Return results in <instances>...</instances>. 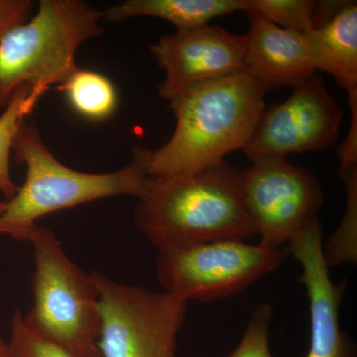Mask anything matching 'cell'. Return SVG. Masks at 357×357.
I'll list each match as a JSON object with an SVG mask.
<instances>
[{"mask_svg": "<svg viewBox=\"0 0 357 357\" xmlns=\"http://www.w3.org/2000/svg\"><path fill=\"white\" fill-rule=\"evenodd\" d=\"M265 95L246 70L183 89L168 102L176 119L172 137L148 148L147 175H192L243 149L266 109Z\"/></svg>", "mask_w": 357, "mask_h": 357, "instance_id": "6da1fadb", "label": "cell"}, {"mask_svg": "<svg viewBox=\"0 0 357 357\" xmlns=\"http://www.w3.org/2000/svg\"><path fill=\"white\" fill-rule=\"evenodd\" d=\"M134 223L158 251L257 236L244 204L241 170L225 161L190 176L149 177Z\"/></svg>", "mask_w": 357, "mask_h": 357, "instance_id": "7a4b0ae2", "label": "cell"}, {"mask_svg": "<svg viewBox=\"0 0 357 357\" xmlns=\"http://www.w3.org/2000/svg\"><path fill=\"white\" fill-rule=\"evenodd\" d=\"M147 150L134 147L128 165L114 172H82L61 163L36 126L24 122L14 140L13 152L15 161L25 166V180L6 201L0 217V234L29 241L38 227L37 220L49 213L109 197L138 198L149 180Z\"/></svg>", "mask_w": 357, "mask_h": 357, "instance_id": "3957f363", "label": "cell"}, {"mask_svg": "<svg viewBox=\"0 0 357 357\" xmlns=\"http://www.w3.org/2000/svg\"><path fill=\"white\" fill-rule=\"evenodd\" d=\"M102 11L82 0H40L31 20L0 38V109L23 84L42 98L79 67L77 49L102 34Z\"/></svg>", "mask_w": 357, "mask_h": 357, "instance_id": "277c9868", "label": "cell"}, {"mask_svg": "<svg viewBox=\"0 0 357 357\" xmlns=\"http://www.w3.org/2000/svg\"><path fill=\"white\" fill-rule=\"evenodd\" d=\"M29 243L34 305L24 314L26 324L70 357H100V292L93 274L77 267L46 227H37Z\"/></svg>", "mask_w": 357, "mask_h": 357, "instance_id": "5b68a950", "label": "cell"}, {"mask_svg": "<svg viewBox=\"0 0 357 357\" xmlns=\"http://www.w3.org/2000/svg\"><path fill=\"white\" fill-rule=\"evenodd\" d=\"M287 248L220 241L158 251L156 278L164 291L190 301L211 302L243 292L288 257Z\"/></svg>", "mask_w": 357, "mask_h": 357, "instance_id": "8992f818", "label": "cell"}, {"mask_svg": "<svg viewBox=\"0 0 357 357\" xmlns=\"http://www.w3.org/2000/svg\"><path fill=\"white\" fill-rule=\"evenodd\" d=\"M93 274L100 292V357H178L188 302Z\"/></svg>", "mask_w": 357, "mask_h": 357, "instance_id": "52a82bcc", "label": "cell"}, {"mask_svg": "<svg viewBox=\"0 0 357 357\" xmlns=\"http://www.w3.org/2000/svg\"><path fill=\"white\" fill-rule=\"evenodd\" d=\"M244 204L260 243L281 248L318 217L324 192L311 171L287 158H264L241 170Z\"/></svg>", "mask_w": 357, "mask_h": 357, "instance_id": "ba28073f", "label": "cell"}, {"mask_svg": "<svg viewBox=\"0 0 357 357\" xmlns=\"http://www.w3.org/2000/svg\"><path fill=\"white\" fill-rule=\"evenodd\" d=\"M344 112L318 74L294 88L286 102L263 112L243 150L251 162L286 158L335 144Z\"/></svg>", "mask_w": 357, "mask_h": 357, "instance_id": "9c48e42d", "label": "cell"}, {"mask_svg": "<svg viewBox=\"0 0 357 357\" xmlns=\"http://www.w3.org/2000/svg\"><path fill=\"white\" fill-rule=\"evenodd\" d=\"M150 51L165 73L158 93L167 102L195 84L245 70L243 36L220 26L176 30L160 37Z\"/></svg>", "mask_w": 357, "mask_h": 357, "instance_id": "30bf717a", "label": "cell"}, {"mask_svg": "<svg viewBox=\"0 0 357 357\" xmlns=\"http://www.w3.org/2000/svg\"><path fill=\"white\" fill-rule=\"evenodd\" d=\"M323 227L312 218L286 246L302 267L299 281L310 303L311 344L307 357H356L354 344L340 323L347 281L335 283L323 253Z\"/></svg>", "mask_w": 357, "mask_h": 357, "instance_id": "8fae6325", "label": "cell"}, {"mask_svg": "<svg viewBox=\"0 0 357 357\" xmlns=\"http://www.w3.org/2000/svg\"><path fill=\"white\" fill-rule=\"evenodd\" d=\"M248 16L244 38V67L265 93L300 86L317 70L310 57L305 35L282 29L257 14Z\"/></svg>", "mask_w": 357, "mask_h": 357, "instance_id": "7c38bea8", "label": "cell"}, {"mask_svg": "<svg viewBox=\"0 0 357 357\" xmlns=\"http://www.w3.org/2000/svg\"><path fill=\"white\" fill-rule=\"evenodd\" d=\"M310 57L317 70L333 77L347 89L349 100H357V4H349L328 24L305 34Z\"/></svg>", "mask_w": 357, "mask_h": 357, "instance_id": "4fadbf2b", "label": "cell"}, {"mask_svg": "<svg viewBox=\"0 0 357 357\" xmlns=\"http://www.w3.org/2000/svg\"><path fill=\"white\" fill-rule=\"evenodd\" d=\"M245 10V0H126L102 11L107 22L151 16L172 23L177 30L208 25L218 16Z\"/></svg>", "mask_w": 357, "mask_h": 357, "instance_id": "5bb4252c", "label": "cell"}, {"mask_svg": "<svg viewBox=\"0 0 357 357\" xmlns=\"http://www.w3.org/2000/svg\"><path fill=\"white\" fill-rule=\"evenodd\" d=\"M77 114L89 121L109 119L116 110L119 95L109 77L95 70L77 69L60 86Z\"/></svg>", "mask_w": 357, "mask_h": 357, "instance_id": "9a60e30c", "label": "cell"}, {"mask_svg": "<svg viewBox=\"0 0 357 357\" xmlns=\"http://www.w3.org/2000/svg\"><path fill=\"white\" fill-rule=\"evenodd\" d=\"M39 100V96L33 95L31 86L23 84L14 93L0 114V194L6 201L13 198L18 189L10 170L14 140L26 117L34 110Z\"/></svg>", "mask_w": 357, "mask_h": 357, "instance_id": "2e32d148", "label": "cell"}, {"mask_svg": "<svg viewBox=\"0 0 357 357\" xmlns=\"http://www.w3.org/2000/svg\"><path fill=\"white\" fill-rule=\"evenodd\" d=\"M347 191L344 218L330 241L323 245L324 258L328 268L356 264L357 261V167L342 174Z\"/></svg>", "mask_w": 357, "mask_h": 357, "instance_id": "e0dca14e", "label": "cell"}, {"mask_svg": "<svg viewBox=\"0 0 357 357\" xmlns=\"http://www.w3.org/2000/svg\"><path fill=\"white\" fill-rule=\"evenodd\" d=\"M316 4L312 0H245L244 13L257 14L282 29L305 35L314 30Z\"/></svg>", "mask_w": 357, "mask_h": 357, "instance_id": "ac0fdd59", "label": "cell"}, {"mask_svg": "<svg viewBox=\"0 0 357 357\" xmlns=\"http://www.w3.org/2000/svg\"><path fill=\"white\" fill-rule=\"evenodd\" d=\"M9 349L13 357H70L62 349L41 337L26 324L24 314L14 312L11 321Z\"/></svg>", "mask_w": 357, "mask_h": 357, "instance_id": "d6986e66", "label": "cell"}, {"mask_svg": "<svg viewBox=\"0 0 357 357\" xmlns=\"http://www.w3.org/2000/svg\"><path fill=\"white\" fill-rule=\"evenodd\" d=\"M273 307L261 304L255 307L245 332L231 354L227 357H272L269 345V326Z\"/></svg>", "mask_w": 357, "mask_h": 357, "instance_id": "ffe728a7", "label": "cell"}, {"mask_svg": "<svg viewBox=\"0 0 357 357\" xmlns=\"http://www.w3.org/2000/svg\"><path fill=\"white\" fill-rule=\"evenodd\" d=\"M32 8L31 0H0V38L14 26L25 22Z\"/></svg>", "mask_w": 357, "mask_h": 357, "instance_id": "44dd1931", "label": "cell"}, {"mask_svg": "<svg viewBox=\"0 0 357 357\" xmlns=\"http://www.w3.org/2000/svg\"><path fill=\"white\" fill-rule=\"evenodd\" d=\"M349 1H317L314 9V29L323 27L333 20Z\"/></svg>", "mask_w": 357, "mask_h": 357, "instance_id": "7402d4cb", "label": "cell"}, {"mask_svg": "<svg viewBox=\"0 0 357 357\" xmlns=\"http://www.w3.org/2000/svg\"><path fill=\"white\" fill-rule=\"evenodd\" d=\"M0 357H13L6 340L0 338Z\"/></svg>", "mask_w": 357, "mask_h": 357, "instance_id": "603a6c76", "label": "cell"}, {"mask_svg": "<svg viewBox=\"0 0 357 357\" xmlns=\"http://www.w3.org/2000/svg\"><path fill=\"white\" fill-rule=\"evenodd\" d=\"M6 201H2V199H0V217H1L4 210H6Z\"/></svg>", "mask_w": 357, "mask_h": 357, "instance_id": "cb8c5ba5", "label": "cell"}]
</instances>
